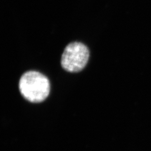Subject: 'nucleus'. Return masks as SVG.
<instances>
[{
    "label": "nucleus",
    "instance_id": "nucleus-1",
    "mask_svg": "<svg viewBox=\"0 0 151 151\" xmlns=\"http://www.w3.org/2000/svg\"><path fill=\"white\" fill-rule=\"evenodd\" d=\"M22 96L32 103H40L48 96L50 83L46 76L37 71H28L19 81Z\"/></svg>",
    "mask_w": 151,
    "mask_h": 151
},
{
    "label": "nucleus",
    "instance_id": "nucleus-2",
    "mask_svg": "<svg viewBox=\"0 0 151 151\" xmlns=\"http://www.w3.org/2000/svg\"><path fill=\"white\" fill-rule=\"evenodd\" d=\"M89 50L86 46L79 42L69 44L65 49L61 58L63 68L70 72L83 70L89 58Z\"/></svg>",
    "mask_w": 151,
    "mask_h": 151
}]
</instances>
